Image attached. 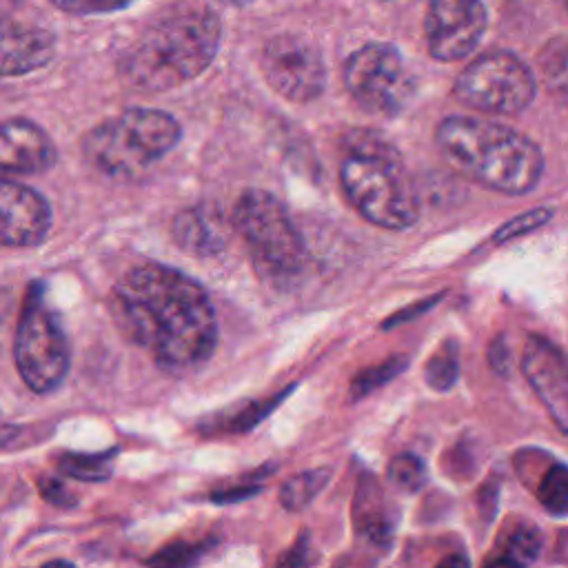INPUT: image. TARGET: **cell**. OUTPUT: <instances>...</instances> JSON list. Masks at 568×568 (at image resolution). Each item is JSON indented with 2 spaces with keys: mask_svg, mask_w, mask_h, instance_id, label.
<instances>
[{
  "mask_svg": "<svg viewBox=\"0 0 568 568\" xmlns=\"http://www.w3.org/2000/svg\"><path fill=\"white\" fill-rule=\"evenodd\" d=\"M109 306L120 333L169 373L193 371L215 351L217 317L209 293L169 264L131 266L113 284Z\"/></svg>",
  "mask_w": 568,
  "mask_h": 568,
  "instance_id": "6da1fadb",
  "label": "cell"
},
{
  "mask_svg": "<svg viewBox=\"0 0 568 568\" xmlns=\"http://www.w3.org/2000/svg\"><path fill=\"white\" fill-rule=\"evenodd\" d=\"M222 42L220 18L206 7L171 9L118 58L120 80L138 93H162L202 75Z\"/></svg>",
  "mask_w": 568,
  "mask_h": 568,
  "instance_id": "7a4b0ae2",
  "label": "cell"
},
{
  "mask_svg": "<svg viewBox=\"0 0 568 568\" xmlns=\"http://www.w3.org/2000/svg\"><path fill=\"white\" fill-rule=\"evenodd\" d=\"M435 142L459 175L488 191L524 195L544 173V153L535 140L486 118L448 115L437 124Z\"/></svg>",
  "mask_w": 568,
  "mask_h": 568,
  "instance_id": "3957f363",
  "label": "cell"
},
{
  "mask_svg": "<svg viewBox=\"0 0 568 568\" xmlns=\"http://www.w3.org/2000/svg\"><path fill=\"white\" fill-rule=\"evenodd\" d=\"M339 182L348 204L371 224L404 231L417 222L419 200L399 151L379 133L353 129L342 138Z\"/></svg>",
  "mask_w": 568,
  "mask_h": 568,
  "instance_id": "277c9868",
  "label": "cell"
},
{
  "mask_svg": "<svg viewBox=\"0 0 568 568\" xmlns=\"http://www.w3.org/2000/svg\"><path fill=\"white\" fill-rule=\"evenodd\" d=\"M180 138L182 126L169 111L131 106L91 126L80 140V151L98 173L126 180L158 164Z\"/></svg>",
  "mask_w": 568,
  "mask_h": 568,
  "instance_id": "5b68a950",
  "label": "cell"
},
{
  "mask_svg": "<svg viewBox=\"0 0 568 568\" xmlns=\"http://www.w3.org/2000/svg\"><path fill=\"white\" fill-rule=\"evenodd\" d=\"M231 224L244 240L255 271L282 284L293 280L304 266V240L295 229L286 206L264 189H246L231 215Z\"/></svg>",
  "mask_w": 568,
  "mask_h": 568,
  "instance_id": "8992f818",
  "label": "cell"
},
{
  "mask_svg": "<svg viewBox=\"0 0 568 568\" xmlns=\"http://www.w3.org/2000/svg\"><path fill=\"white\" fill-rule=\"evenodd\" d=\"M13 359L22 382L33 393H49L67 377L71 362L69 342L44 300L40 282H31L22 297L13 337Z\"/></svg>",
  "mask_w": 568,
  "mask_h": 568,
  "instance_id": "52a82bcc",
  "label": "cell"
},
{
  "mask_svg": "<svg viewBox=\"0 0 568 568\" xmlns=\"http://www.w3.org/2000/svg\"><path fill=\"white\" fill-rule=\"evenodd\" d=\"M537 91L532 69L510 51H490L462 69L453 98L479 113L513 115L524 111Z\"/></svg>",
  "mask_w": 568,
  "mask_h": 568,
  "instance_id": "ba28073f",
  "label": "cell"
},
{
  "mask_svg": "<svg viewBox=\"0 0 568 568\" xmlns=\"http://www.w3.org/2000/svg\"><path fill=\"white\" fill-rule=\"evenodd\" d=\"M344 87L364 111L393 118L410 102L415 78L393 44L368 42L346 58Z\"/></svg>",
  "mask_w": 568,
  "mask_h": 568,
  "instance_id": "9c48e42d",
  "label": "cell"
},
{
  "mask_svg": "<svg viewBox=\"0 0 568 568\" xmlns=\"http://www.w3.org/2000/svg\"><path fill=\"white\" fill-rule=\"evenodd\" d=\"M262 73L266 82L291 102H311L322 95L326 69L320 49L295 33H280L262 49Z\"/></svg>",
  "mask_w": 568,
  "mask_h": 568,
  "instance_id": "30bf717a",
  "label": "cell"
},
{
  "mask_svg": "<svg viewBox=\"0 0 568 568\" xmlns=\"http://www.w3.org/2000/svg\"><path fill=\"white\" fill-rule=\"evenodd\" d=\"M488 24L481 0H428L424 33L428 53L442 62L466 58Z\"/></svg>",
  "mask_w": 568,
  "mask_h": 568,
  "instance_id": "8fae6325",
  "label": "cell"
},
{
  "mask_svg": "<svg viewBox=\"0 0 568 568\" xmlns=\"http://www.w3.org/2000/svg\"><path fill=\"white\" fill-rule=\"evenodd\" d=\"M51 222V206L42 193L0 175V246H38L47 240Z\"/></svg>",
  "mask_w": 568,
  "mask_h": 568,
  "instance_id": "7c38bea8",
  "label": "cell"
},
{
  "mask_svg": "<svg viewBox=\"0 0 568 568\" xmlns=\"http://www.w3.org/2000/svg\"><path fill=\"white\" fill-rule=\"evenodd\" d=\"M521 371L555 426L568 435V357L546 337L530 335L524 344Z\"/></svg>",
  "mask_w": 568,
  "mask_h": 568,
  "instance_id": "4fadbf2b",
  "label": "cell"
},
{
  "mask_svg": "<svg viewBox=\"0 0 568 568\" xmlns=\"http://www.w3.org/2000/svg\"><path fill=\"white\" fill-rule=\"evenodd\" d=\"M58 151L49 133L29 118L0 120V171L36 175L51 169Z\"/></svg>",
  "mask_w": 568,
  "mask_h": 568,
  "instance_id": "5bb4252c",
  "label": "cell"
},
{
  "mask_svg": "<svg viewBox=\"0 0 568 568\" xmlns=\"http://www.w3.org/2000/svg\"><path fill=\"white\" fill-rule=\"evenodd\" d=\"M55 53V38L44 27L0 22V78L29 75L44 69Z\"/></svg>",
  "mask_w": 568,
  "mask_h": 568,
  "instance_id": "9a60e30c",
  "label": "cell"
},
{
  "mask_svg": "<svg viewBox=\"0 0 568 568\" xmlns=\"http://www.w3.org/2000/svg\"><path fill=\"white\" fill-rule=\"evenodd\" d=\"M171 235L184 251L200 257H213L226 248L231 224L215 206L195 204L175 213Z\"/></svg>",
  "mask_w": 568,
  "mask_h": 568,
  "instance_id": "2e32d148",
  "label": "cell"
},
{
  "mask_svg": "<svg viewBox=\"0 0 568 568\" xmlns=\"http://www.w3.org/2000/svg\"><path fill=\"white\" fill-rule=\"evenodd\" d=\"M355 526L359 535L373 541H382L390 537L395 515L390 504L386 501V495L379 490L377 481L371 475H362L357 481V493H355Z\"/></svg>",
  "mask_w": 568,
  "mask_h": 568,
  "instance_id": "e0dca14e",
  "label": "cell"
},
{
  "mask_svg": "<svg viewBox=\"0 0 568 568\" xmlns=\"http://www.w3.org/2000/svg\"><path fill=\"white\" fill-rule=\"evenodd\" d=\"M118 448L104 453H60L58 468L67 477L80 481H106L113 473V457Z\"/></svg>",
  "mask_w": 568,
  "mask_h": 568,
  "instance_id": "ac0fdd59",
  "label": "cell"
},
{
  "mask_svg": "<svg viewBox=\"0 0 568 568\" xmlns=\"http://www.w3.org/2000/svg\"><path fill=\"white\" fill-rule=\"evenodd\" d=\"M331 481V468L320 466L288 477L280 488V501L286 510L306 508Z\"/></svg>",
  "mask_w": 568,
  "mask_h": 568,
  "instance_id": "d6986e66",
  "label": "cell"
},
{
  "mask_svg": "<svg viewBox=\"0 0 568 568\" xmlns=\"http://www.w3.org/2000/svg\"><path fill=\"white\" fill-rule=\"evenodd\" d=\"M539 62L546 89L568 104V40L559 38L548 42L539 55Z\"/></svg>",
  "mask_w": 568,
  "mask_h": 568,
  "instance_id": "ffe728a7",
  "label": "cell"
},
{
  "mask_svg": "<svg viewBox=\"0 0 568 568\" xmlns=\"http://www.w3.org/2000/svg\"><path fill=\"white\" fill-rule=\"evenodd\" d=\"M537 499L550 515H557V517L568 515V466L566 464H552L546 468V473L539 477Z\"/></svg>",
  "mask_w": 568,
  "mask_h": 568,
  "instance_id": "44dd1931",
  "label": "cell"
},
{
  "mask_svg": "<svg viewBox=\"0 0 568 568\" xmlns=\"http://www.w3.org/2000/svg\"><path fill=\"white\" fill-rule=\"evenodd\" d=\"M459 375V351L455 342H444L424 366V379L433 390H448Z\"/></svg>",
  "mask_w": 568,
  "mask_h": 568,
  "instance_id": "7402d4cb",
  "label": "cell"
},
{
  "mask_svg": "<svg viewBox=\"0 0 568 568\" xmlns=\"http://www.w3.org/2000/svg\"><path fill=\"white\" fill-rule=\"evenodd\" d=\"M209 550V541H171L155 550L149 559V568H195Z\"/></svg>",
  "mask_w": 568,
  "mask_h": 568,
  "instance_id": "603a6c76",
  "label": "cell"
},
{
  "mask_svg": "<svg viewBox=\"0 0 568 568\" xmlns=\"http://www.w3.org/2000/svg\"><path fill=\"white\" fill-rule=\"evenodd\" d=\"M404 368H406V357L404 355H393V357L384 359L382 364H375V366H368V368L359 371L351 382V397L359 399V397L371 395L375 388H379L386 382H390L393 377H397Z\"/></svg>",
  "mask_w": 568,
  "mask_h": 568,
  "instance_id": "cb8c5ba5",
  "label": "cell"
},
{
  "mask_svg": "<svg viewBox=\"0 0 568 568\" xmlns=\"http://www.w3.org/2000/svg\"><path fill=\"white\" fill-rule=\"evenodd\" d=\"M291 388H286L280 397H273L268 402H251V404H244L240 410H233L224 417H217L211 428L215 426L217 430H226V433H242V430H248L253 428L257 422H262L286 395H288Z\"/></svg>",
  "mask_w": 568,
  "mask_h": 568,
  "instance_id": "d4e9b609",
  "label": "cell"
},
{
  "mask_svg": "<svg viewBox=\"0 0 568 568\" xmlns=\"http://www.w3.org/2000/svg\"><path fill=\"white\" fill-rule=\"evenodd\" d=\"M388 479L395 488H399L404 493H415L426 484L428 470H426V464L417 455L402 453L390 459Z\"/></svg>",
  "mask_w": 568,
  "mask_h": 568,
  "instance_id": "484cf974",
  "label": "cell"
},
{
  "mask_svg": "<svg viewBox=\"0 0 568 568\" xmlns=\"http://www.w3.org/2000/svg\"><path fill=\"white\" fill-rule=\"evenodd\" d=\"M550 217H552V209H546V206H537V209H530L526 213H519V215L510 217L506 224H501L493 233V242L501 244V242L515 240V237H519L524 233H530V231L544 226Z\"/></svg>",
  "mask_w": 568,
  "mask_h": 568,
  "instance_id": "4316f807",
  "label": "cell"
},
{
  "mask_svg": "<svg viewBox=\"0 0 568 568\" xmlns=\"http://www.w3.org/2000/svg\"><path fill=\"white\" fill-rule=\"evenodd\" d=\"M506 548H508L510 559L532 561L541 550V535L532 524H521L510 532Z\"/></svg>",
  "mask_w": 568,
  "mask_h": 568,
  "instance_id": "83f0119b",
  "label": "cell"
},
{
  "mask_svg": "<svg viewBox=\"0 0 568 568\" xmlns=\"http://www.w3.org/2000/svg\"><path fill=\"white\" fill-rule=\"evenodd\" d=\"M49 2L71 16H100V13L122 11L138 0H49Z\"/></svg>",
  "mask_w": 568,
  "mask_h": 568,
  "instance_id": "f1b7e54d",
  "label": "cell"
},
{
  "mask_svg": "<svg viewBox=\"0 0 568 568\" xmlns=\"http://www.w3.org/2000/svg\"><path fill=\"white\" fill-rule=\"evenodd\" d=\"M38 490H40L42 499L49 501L55 508H71V506H75V495L58 477L42 475L40 481H38Z\"/></svg>",
  "mask_w": 568,
  "mask_h": 568,
  "instance_id": "f546056e",
  "label": "cell"
},
{
  "mask_svg": "<svg viewBox=\"0 0 568 568\" xmlns=\"http://www.w3.org/2000/svg\"><path fill=\"white\" fill-rule=\"evenodd\" d=\"M306 535L293 544V548L277 561V568H306Z\"/></svg>",
  "mask_w": 568,
  "mask_h": 568,
  "instance_id": "4dcf8cb0",
  "label": "cell"
},
{
  "mask_svg": "<svg viewBox=\"0 0 568 568\" xmlns=\"http://www.w3.org/2000/svg\"><path fill=\"white\" fill-rule=\"evenodd\" d=\"M255 493H260V486H235V488H226V490L213 493L211 501H215V504H231V501L248 499Z\"/></svg>",
  "mask_w": 568,
  "mask_h": 568,
  "instance_id": "1f68e13d",
  "label": "cell"
},
{
  "mask_svg": "<svg viewBox=\"0 0 568 568\" xmlns=\"http://www.w3.org/2000/svg\"><path fill=\"white\" fill-rule=\"evenodd\" d=\"M490 364H493V368L495 371H499V373H504V364H508V348H504V344H499V342H495L493 346H490Z\"/></svg>",
  "mask_w": 568,
  "mask_h": 568,
  "instance_id": "d6a6232c",
  "label": "cell"
},
{
  "mask_svg": "<svg viewBox=\"0 0 568 568\" xmlns=\"http://www.w3.org/2000/svg\"><path fill=\"white\" fill-rule=\"evenodd\" d=\"M11 304H13L11 291H9V288H0V333H2V328H4V322H7V317H9Z\"/></svg>",
  "mask_w": 568,
  "mask_h": 568,
  "instance_id": "836d02e7",
  "label": "cell"
},
{
  "mask_svg": "<svg viewBox=\"0 0 568 568\" xmlns=\"http://www.w3.org/2000/svg\"><path fill=\"white\" fill-rule=\"evenodd\" d=\"M435 568H470V561H468V557L466 555H448V557H444Z\"/></svg>",
  "mask_w": 568,
  "mask_h": 568,
  "instance_id": "e575fe53",
  "label": "cell"
},
{
  "mask_svg": "<svg viewBox=\"0 0 568 568\" xmlns=\"http://www.w3.org/2000/svg\"><path fill=\"white\" fill-rule=\"evenodd\" d=\"M20 430H22V428H18V426H13V424L0 426V448H4L7 444H11V442L20 435Z\"/></svg>",
  "mask_w": 568,
  "mask_h": 568,
  "instance_id": "d590c367",
  "label": "cell"
},
{
  "mask_svg": "<svg viewBox=\"0 0 568 568\" xmlns=\"http://www.w3.org/2000/svg\"><path fill=\"white\" fill-rule=\"evenodd\" d=\"M24 0H0V22L7 20L16 9H20Z\"/></svg>",
  "mask_w": 568,
  "mask_h": 568,
  "instance_id": "8d00e7d4",
  "label": "cell"
},
{
  "mask_svg": "<svg viewBox=\"0 0 568 568\" xmlns=\"http://www.w3.org/2000/svg\"><path fill=\"white\" fill-rule=\"evenodd\" d=\"M486 568H521V566H519V561H515L510 557H497V559L488 561Z\"/></svg>",
  "mask_w": 568,
  "mask_h": 568,
  "instance_id": "74e56055",
  "label": "cell"
},
{
  "mask_svg": "<svg viewBox=\"0 0 568 568\" xmlns=\"http://www.w3.org/2000/svg\"><path fill=\"white\" fill-rule=\"evenodd\" d=\"M42 568H75V566L64 559H53V561H47Z\"/></svg>",
  "mask_w": 568,
  "mask_h": 568,
  "instance_id": "f35d334b",
  "label": "cell"
},
{
  "mask_svg": "<svg viewBox=\"0 0 568 568\" xmlns=\"http://www.w3.org/2000/svg\"><path fill=\"white\" fill-rule=\"evenodd\" d=\"M224 4H233V7H244V4H251L253 0H222Z\"/></svg>",
  "mask_w": 568,
  "mask_h": 568,
  "instance_id": "ab89813d",
  "label": "cell"
},
{
  "mask_svg": "<svg viewBox=\"0 0 568 568\" xmlns=\"http://www.w3.org/2000/svg\"><path fill=\"white\" fill-rule=\"evenodd\" d=\"M557 2H559V7H561L566 13H568V0H557Z\"/></svg>",
  "mask_w": 568,
  "mask_h": 568,
  "instance_id": "60d3db41",
  "label": "cell"
}]
</instances>
